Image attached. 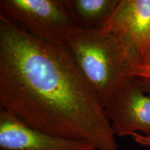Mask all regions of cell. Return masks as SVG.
Instances as JSON below:
<instances>
[{
    "label": "cell",
    "instance_id": "2",
    "mask_svg": "<svg viewBox=\"0 0 150 150\" xmlns=\"http://www.w3.org/2000/svg\"><path fill=\"white\" fill-rule=\"evenodd\" d=\"M66 44L104 108L142 63L130 41L101 29L82 30Z\"/></svg>",
    "mask_w": 150,
    "mask_h": 150
},
{
    "label": "cell",
    "instance_id": "8",
    "mask_svg": "<svg viewBox=\"0 0 150 150\" xmlns=\"http://www.w3.org/2000/svg\"><path fill=\"white\" fill-rule=\"evenodd\" d=\"M136 77L150 79V65L140 64L134 72Z\"/></svg>",
    "mask_w": 150,
    "mask_h": 150
},
{
    "label": "cell",
    "instance_id": "7",
    "mask_svg": "<svg viewBox=\"0 0 150 150\" xmlns=\"http://www.w3.org/2000/svg\"><path fill=\"white\" fill-rule=\"evenodd\" d=\"M76 26L82 30L101 29L120 0H62Z\"/></svg>",
    "mask_w": 150,
    "mask_h": 150
},
{
    "label": "cell",
    "instance_id": "9",
    "mask_svg": "<svg viewBox=\"0 0 150 150\" xmlns=\"http://www.w3.org/2000/svg\"><path fill=\"white\" fill-rule=\"evenodd\" d=\"M131 136L134 138V140L137 143L140 144L142 146L150 147V138L141 135L138 133H134L131 135Z\"/></svg>",
    "mask_w": 150,
    "mask_h": 150
},
{
    "label": "cell",
    "instance_id": "3",
    "mask_svg": "<svg viewBox=\"0 0 150 150\" xmlns=\"http://www.w3.org/2000/svg\"><path fill=\"white\" fill-rule=\"evenodd\" d=\"M0 16L23 32L54 44L66 43L82 31L62 0H1Z\"/></svg>",
    "mask_w": 150,
    "mask_h": 150
},
{
    "label": "cell",
    "instance_id": "1",
    "mask_svg": "<svg viewBox=\"0 0 150 150\" xmlns=\"http://www.w3.org/2000/svg\"><path fill=\"white\" fill-rule=\"evenodd\" d=\"M0 106L32 128L118 150L104 106L66 43L33 37L1 16Z\"/></svg>",
    "mask_w": 150,
    "mask_h": 150
},
{
    "label": "cell",
    "instance_id": "5",
    "mask_svg": "<svg viewBox=\"0 0 150 150\" xmlns=\"http://www.w3.org/2000/svg\"><path fill=\"white\" fill-rule=\"evenodd\" d=\"M0 150H96L91 142L51 135L0 110Z\"/></svg>",
    "mask_w": 150,
    "mask_h": 150
},
{
    "label": "cell",
    "instance_id": "11",
    "mask_svg": "<svg viewBox=\"0 0 150 150\" xmlns=\"http://www.w3.org/2000/svg\"><path fill=\"white\" fill-rule=\"evenodd\" d=\"M141 64L150 65V50L148 51L147 54H146L145 57H144V59H142Z\"/></svg>",
    "mask_w": 150,
    "mask_h": 150
},
{
    "label": "cell",
    "instance_id": "6",
    "mask_svg": "<svg viewBox=\"0 0 150 150\" xmlns=\"http://www.w3.org/2000/svg\"><path fill=\"white\" fill-rule=\"evenodd\" d=\"M101 30L129 40L142 61L150 50V0H120Z\"/></svg>",
    "mask_w": 150,
    "mask_h": 150
},
{
    "label": "cell",
    "instance_id": "10",
    "mask_svg": "<svg viewBox=\"0 0 150 150\" xmlns=\"http://www.w3.org/2000/svg\"><path fill=\"white\" fill-rule=\"evenodd\" d=\"M136 79L144 91L150 95V79L136 77Z\"/></svg>",
    "mask_w": 150,
    "mask_h": 150
},
{
    "label": "cell",
    "instance_id": "4",
    "mask_svg": "<svg viewBox=\"0 0 150 150\" xmlns=\"http://www.w3.org/2000/svg\"><path fill=\"white\" fill-rule=\"evenodd\" d=\"M115 136H131L140 131L150 138V95L136 77L127 81L104 107Z\"/></svg>",
    "mask_w": 150,
    "mask_h": 150
}]
</instances>
